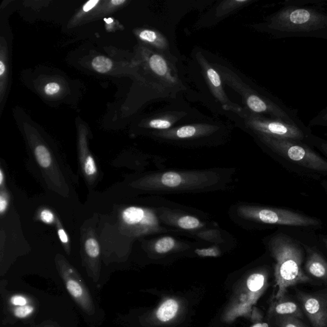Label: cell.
<instances>
[{
  "instance_id": "cell-1",
  "label": "cell",
  "mask_w": 327,
  "mask_h": 327,
  "mask_svg": "<svg viewBox=\"0 0 327 327\" xmlns=\"http://www.w3.org/2000/svg\"><path fill=\"white\" fill-rule=\"evenodd\" d=\"M233 169L170 170L147 175L138 181V187L159 194L198 193L228 188L232 182Z\"/></svg>"
},
{
  "instance_id": "cell-2",
  "label": "cell",
  "mask_w": 327,
  "mask_h": 327,
  "mask_svg": "<svg viewBox=\"0 0 327 327\" xmlns=\"http://www.w3.org/2000/svg\"><path fill=\"white\" fill-rule=\"evenodd\" d=\"M255 27L275 38L327 40V12L308 6L285 4Z\"/></svg>"
},
{
  "instance_id": "cell-3",
  "label": "cell",
  "mask_w": 327,
  "mask_h": 327,
  "mask_svg": "<svg viewBox=\"0 0 327 327\" xmlns=\"http://www.w3.org/2000/svg\"><path fill=\"white\" fill-rule=\"evenodd\" d=\"M258 144L286 169L301 177H327V160L306 142L258 136Z\"/></svg>"
},
{
  "instance_id": "cell-4",
  "label": "cell",
  "mask_w": 327,
  "mask_h": 327,
  "mask_svg": "<svg viewBox=\"0 0 327 327\" xmlns=\"http://www.w3.org/2000/svg\"><path fill=\"white\" fill-rule=\"evenodd\" d=\"M265 245L274 258V276L278 287L276 299H285L288 288L297 284L310 283L311 279L304 272V249L301 243L285 233L274 234L266 238Z\"/></svg>"
},
{
  "instance_id": "cell-5",
  "label": "cell",
  "mask_w": 327,
  "mask_h": 327,
  "mask_svg": "<svg viewBox=\"0 0 327 327\" xmlns=\"http://www.w3.org/2000/svg\"><path fill=\"white\" fill-rule=\"evenodd\" d=\"M212 63L221 75L223 83L240 95L244 108L250 112L292 124H303L299 119L297 110L286 106L278 97L262 88L244 82L237 73L222 64L221 61Z\"/></svg>"
},
{
  "instance_id": "cell-6",
  "label": "cell",
  "mask_w": 327,
  "mask_h": 327,
  "mask_svg": "<svg viewBox=\"0 0 327 327\" xmlns=\"http://www.w3.org/2000/svg\"><path fill=\"white\" fill-rule=\"evenodd\" d=\"M192 58L189 64L190 76L202 94V102L213 112L221 115L242 111L241 106L228 98L221 75L203 52L196 49L193 51Z\"/></svg>"
},
{
  "instance_id": "cell-7",
  "label": "cell",
  "mask_w": 327,
  "mask_h": 327,
  "mask_svg": "<svg viewBox=\"0 0 327 327\" xmlns=\"http://www.w3.org/2000/svg\"><path fill=\"white\" fill-rule=\"evenodd\" d=\"M201 119L169 130L153 132L152 136L160 143L183 148L217 146L226 142L230 133L228 125L212 120L198 121Z\"/></svg>"
},
{
  "instance_id": "cell-8",
  "label": "cell",
  "mask_w": 327,
  "mask_h": 327,
  "mask_svg": "<svg viewBox=\"0 0 327 327\" xmlns=\"http://www.w3.org/2000/svg\"><path fill=\"white\" fill-rule=\"evenodd\" d=\"M230 215L236 223L243 228L253 229L263 226H286L312 228L321 226L322 222L303 213L272 206L245 203L235 204Z\"/></svg>"
},
{
  "instance_id": "cell-9",
  "label": "cell",
  "mask_w": 327,
  "mask_h": 327,
  "mask_svg": "<svg viewBox=\"0 0 327 327\" xmlns=\"http://www.w3.org/2000/svg\"><path fill=\"white\" fill-rule=\"evenodd\" d=\"M226 116L253 138L265 136L306 142L312 134L310 127L306 126L304 123L302 124H292L255 114L250 112L244 107L239 112L228 113Z\"/></svg>"
},
{
  "instance_id": "cell-10",
  "label": "cell",
  "mask_w": 327,
  "mask_h": 327,
  "mask_svg": "<svg viewBox=\"0 0 327 327\" xmlns=\"http://www.w3.org/2000/svg\"><path fill=\"white\" fill-rule=\"evenodd\" d=\"M159 217L163 225L177 233L191 236L204 229L217 228L215 222L208 221L179 208L159 206Z\"/></svg>"
},
{
  "instance_id": "cell-11",
  "label": "cell",
  "mask_w": 327,
  "mask_h": 327,
  "mask_svg": "<svg viewBox=\"0 0 327 327\" xmlns=\"http://www.w3.org/2000/svg\"><path fill=\"white\" fill-rule=\"evenodd\" d=\"M299 299L313 327H327V295L299 294Z\"/></svg>"
},
{
  "instance_id": "cell-12",
  "label": "cell",
  "mask_w": 327,
  "mask_h": 327,
  "mask_svg": "<svg viewBox=\"0 0 327 327\" xmlns=\"http://www.w3.org/2000/svg\"><path fill=\"white\" fill-rule=\"evenodd\" d=\"M307 253L305 270L307 273L315 278L327 281V261L315 247L303 243Z\"/></svg>"
},
{
  "instance_id": "cell-13",
  "label": "cell",
  "mask_w": 327,
  "mask_h": 327,
  "mask_svg": "<svg viewBox=\"0 0 327 327\" xmlns=\"http://www.w3.org/2000/svg\"><path fill=\"white\" fill-rule=\"evenodd\" d=\"M152 249L154 253L159 255L178 253L187 251L191 248L192 245H195L191 242H187L178 239L171 235H162L159 236L152 242Z\"/></svg>"
},
{
  "instance_id": "cell-14",
  "label": "cell",
  "mask_w": 327,
  "mask_h": 327,
  "mask_svg": "<svg viewBox=\"0 0 327 327\" xmlns=\"http://www.w3.org/2000/svg\"><path fill=\"white\" fill-rule=\"evenodd\" d=\"M138 35L141 40L151 45L157 51L169 53V42L166 37L163 35L160 31L150 29H142Z\"/></svg>"
},
{
  "instance_id": "cell-15",
  "label": "cell",
  "mask_w": 327,
  "mask_h": 327,
  "mask_svg": "<svg viewBox=\"0 0 327 327\" xmlns=\"http://www.w3.org/2000/svg\"><path fill=\"white\" fill-rule=\"evenodd\" d=\"M272 313L281 317H292L302 319L303 312L296 303L286 300H279L272 307Z\"/></svg>"
},
{
  "instance_id": "cell-16",
  "label": "cell",
  "mask_w": 327,
  "mask_h": 327,
  "mask_svg": "<svg viewBox=\"0 0 327 327\" xmlns=\"http://www.w3.org/2000/svg\"><path fill=\"white\" fill-rule=\"evenodd\" d=\"M251 0H232V1H223L215 9V17L222 18L228 16L234 11L241 8L243 6L251 3Z\"/></svg>"
},
{
  "instance_id": "cell-17",
  "label": "cell",
  "mask_w": 327,
  "mask_h": 327,
  "mask_svg": "<svg viewBox=\"0 0 327 327\" xmlns=\"http://www.w3.org/2000/svg\"><path fill=\"white\" fill-rule=\"evenodd\" d=\"M178 304L174 299H168L163 303L157 311V317L162 322H167L174 319L178 313Z\"/></svg>"
},
{
  "instance_id": "cell-18",
  "label": "cell",
  "mask_w": 327,
  "mask_h": 327,
  "mask_svg": "<svg viewBox=\"0 0 327 327\" xmlns=\"http://www.w3.org/2000/svg\"><path fill=\"white\" fill-rule=\"evenodd\" d=\"M192 237L211 244L222 245L224 242V236L222 231L218 228L204 229L194 234Z\"/></svg>"
},
{
  "instance_id": "cell-19",
  "label": "cell",
  "mask_w": 327,
  "mask_h": 327,
  "mask_svg": "<svg viewBox=\"0 0 327 327\" xmlns=\"http://www.w3.org/2000/svg\"><path fill=\"white\" fill-rule=\"evenodd\" d=\"M267 284V275L264 272H256L247 279V286L250 292L259 296L265 289Z\"/></svg>"
},
{
  "instance_id": "cell-20",
  "label": "cell",
  "mask_w": 327,
  "mask_h": 327,
  "mask_svg": "<svg viewBox=\"0 0 327 327\" xmlns=\"http://www.w3.org/2000/svg\"><path fill=\"white\" fill-rule=\"evenodd\" d=\"M92 65L95 71L99 73L105 74L112 69L113 61L105 56H99L92 60Z\"/></svg>"
},
{
  "instance_id": "cell-21",
  "label": "cell",
  "mask_w": 327,
  "mask_h": 327,
  "mask_svg": "<svg viewBox=\"0 0 327 327\" xmlns=\"http://www.w3.org/2000/svg\"><path fill=\"white\" fill-rule=\"evenodd\" d=\"M35 154L36 158H37L40 166L47 168L51 165V156L46 147L43 146V145H38L36 147Z\"/></svg>"
},
{
  "instance_id": "cell-22",
  "label": "cell",
  "mask_w": 327,
  "mask_h": 327,
  "mask_svg": "<svg viewBox=\"0 0 327 327\" xmlns=\"http://www.w3.org/2000/svg\"><path fill=\"white\" fill-rule=\"evenodd\" d=\"M194 253L199 257L217 258L221 256L222 251L220 245L213 244L212 246L207 247H202V248H196L194 249Z\"/></svg>"
},
{
  "instance_id": "cell-23",
  "label": "cell",
  "mask_w": 327,
  "mask_h": 327,
  "mask_svg": "<svg viewBox=\"0 0 327 327\" xmlns=\"http://www.w3.org/2000/svg\"><path fill=\"white\" fill-rule=\"evenodd\" d=\"M306 143L313 149H317L327 158V140L311 134Z\"/></svg>"
},
{
  "instance_id": "cell-24",
  "label": "cell",
  "mask_w": 327,
  "mask_h": 327,
  "mask_svg": "<svg viewBox=\"0 0 327 327\" xmlns=\"http://www.w3.org/2000/svg\"><path fill=\"white\" fill-rule=\"evenodd\" d=\"M308 127L310 129L311 127H315L327 128V107L320 111L315 117L310 120ZM326 135H327V133Z\"/></svg>"
},
{
  "instance_id": "cell-25",
  "label": "cell",
  "mask_w": 327,
  "mask_h": 327,
  "mask_svg": "<svg viewBox=\"0 0 327 327\" xmlns=\"http://www.w3.org/2000/svg\"><path fill=\"white\" fill-rule=\"evenodd\" d=\"M85 250L88 255L92 258H96L99 256L100 248L98 242L94 238H90L86 240Z\"/></svg>"
},
{
  "instance_id": "cell-26",
  "label": "cell",
  "mask_w": 327,
  "mask_h": 327,
  "mask_svg": "<svg viewBox=\"0 0 327 327\" xmlns=\"http://www.w3.org/2000/svg\"><path fill=\"white\" fill-rule=\"evenodd\" d=\"M280 327H306L297 318L292 317H281L279 320Z\"/></svg>"
},
{
  "instance_id": "cell-27",
  "label": "cell",
  "mask_w": 327,
  "mask_h": 327,
  "mask_svg": "<svg viewBox=\"0 0 327 327\" xmlns=\"http://www.w3.org/2000/svg\"><path fill=\"white\" fill-rule=\"evenodd\" d=\"M67 287L70 294L72 296L76 297V298H78V297H80L83 294V290H82L81 286L78 283L76 282V281L73 280L68 281Z\"/></svg>"
},
{
  "instance_id": "cell-28",
  "label": "cell",
  "mask_w": 327,
  "mask_h": 327,
  "mask_svg": "<svg viewBox=\"0 0 327 327\" xmlns=\"http://www.w3.org/2000/svg\"><path fill=\"white\" fill-rule=\"evenodd\" d=\"M84 169L86 174L88 176L94 175L97 172L96 164L92 157L89 156L86 158L85 164H84Z\"/></svg>"
},
{
  "instance_id": "cell-29",
  "label": "cell",
  "mask_w": 327,
  "mask_h": 327,
  "mask_svg": "<svg viewBox=\"0 0 327 327\" xmlns=\"http://www.w3.org/2000/svg\"><path fill=\"white\" fill-rule=\"evenodd\" d=\"M33 308L32 307L28 306H23L22 307H19L15 311V315L18 318H25L27 316L31 314L33 312Z\"/></svg>"
},
{
  "instance_id": "cell-30",
  "label": "cell",
  "mask_w": 327,
  "mask_h": 327,
  "mask_svg": "<svg viewBox=\"0 0 327 327\" xmlns=\"http://www.w3.org/2000/svg\"><path fill=\"white\" fill-rule=\"evenodd\" d=\"M60 91V86L57 83H49L45 85L44 92L47 95H54Z\"/></svg>"
},
{
  "instance_id": "cell-31",
  "label": "cell",
  "mask_w": 327,
  "mask_h": 327,
  "mask_svg": "<svg viewBox=\"0 0 327 327\" xmlns=\"http://www.w3.org/2000/svg\"><path fill=\"white\" fill-rule=\"evenodd\" d=\"M41 219L45 223L51 224L54 221V215L53 213L50 212L49 210H44L41 212Z\"/></svg>"
},
{
  "instance_id": "cell-32",
  "label": "cell",
  "mask_w": 327,
  "mask_h": 327,
  "mask_svg": "<svg viewBox=\"0 0 327 327\" xmlns=\"http://www.w3.org/2000/svg\"><path fill=\"white\" fill-rule=\"evenodd\" d=\"M11 302L13 305L23 306L26 305L27 303L26 300L20 296L13 297L11 299Z\"/></svg>"
},
{
  "instance_id": "cell-33",
  "label": "cell",
  "mask_w": 327,
  "mask_h": 327,
  "mask_svg": "<svg viewBox=\"0 0 327 327\" xmlns=\"http://www.w3.org/2000/svg\"><path fill=\"white\" fill-rule=\"evenodd\" d=\"M99 3V0H90V1H88L87 3L83 6V10L84 12H89L90 10L94 8Z\"/></svg>"
},
{
  "instance_id": "cell-34",
  "label": "cell",
  "mask_w": 327,
  "mask_h": 327,
  "mask_svg": "<svg viewBox=\"0 0 327 327\" xmlns=\"http://www.w3.org/2000/svg\"><path fill=\"white\" fill-rule=\"evenodd\" d=\"M58 236L61 242L66 244L68 242V237L65 231L63 229H59L58 231Z\"/></svg>"
},
{
  "instance_id": "cell-35",
  "label": "cell",
  "mask_w": 327,
  "mask_h": 327,
  "mask_svg": "<svg viewBox=\"0 0 327 327\" xmlns=\"http://www.w3.org/2000/svg\"><path fill=\"white\" fill-rule=\"evenodd\" d=\"M6 207H7V201L1 195L0 196V212L1 214L6 210Z\"/></svg>"
},
{
  "instance_id": "cell-36",
  "label": "cell",
  "mask_w": 327,
  "mask_h": 327,
  "mask_svg": "<svg viewBox=\"0 0 327 327\" xmlns=\"http://www.w3.org/2000/svg\"><path fill=\"white\" fill-rule=\"evenodd\" d=\"M6 66L4 65L3 61H0V76L3 78V75L5 73Z\"/></svg>"
},
{
  "instance_id": "cell-37",
  "label": "cell",
  "mask_w": 327,
  "mask_h": 327,
  "mask_svg": "<svg viewBox=\"0 0 327 327\" xmlns=\"http://www.w3.org/2000/svg\"><path fill=\"white\" fill-rule=\"evenodd\" d=\"M126 1L125 0H113L111 1V3L113 4V5H120V4H124L126 3Z\"/></svg>"
},
{
  "instance_id": "cell-38",
  "label": "cell",
  "mask_w": 327,
  "mask_h": 327,
  "mask_svg": "<svg viewBox=\"0 0 327 327\" xmlns=\"http://www.w3.org/2000/svg\"><path fill=\"white\" fill-rule=\"evenodd\" d=\"M320 240L327 249V235H320Z\"/></svg>"
},
{
  "instance_id": "cell-39",
  "label": "cell",
  "mask_w": 327,
  "mask_h": 327,
  "mask_svg": "<svg viewBox=\"0 0 327 327\" xmlns=\"http://www.w3.org/2000/svg\"><path fill=\"white\" fill-rule=\"evenodd\" d=\"M322 181V187H323L324 190H326V192L327 194V180H323Z\"/></svg>"
},
{
  "instance_id": "cell-40",
  "label": "cell",
  "mask_w": 327,
  "mask_h": 327,
  "mask_svg": "<svg viewBox=\"0 0 327 327\" xmlns=\"http://www.w3.org/2000/svg\"><path fill=\"white\" fill-rule=\"evenodd\" d=\"M3 171H0V184H2L3 183Z\"/></svg>"
},
{
  "instance_id": "cell-41",
  "label": "cell",
  "mask_w": 327,
  "mask_h": 327,
  "mask_svg": "<svg viewBox=\"0 0 327 327\" xmlns=\"http://www.w3.org/2000/svg\"><path fill=\"white\" fill-rule=\"evenodd\" d=\"M253 327H268L267 324H256L255 326H254Z\"/></svg>"
}]
</instances>
